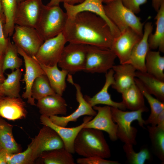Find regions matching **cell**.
<instances>
[{"label": "cell", "mask_w": 164, "mask_h": 164, "mask_svg": "<svg viewBox=\"0 0 164 164\" xmlns=\"http://www.w3.org/2000/svg\"><path fill=\"white\" fill-rule=\"evenodd\" d=\"M67 42L110 49L114 37L107 23L89 12L68 18L62 32Z\"/></svg>", "instance_id": "cell-1"}, {"label": "cell", "mask_w": 164, "mask_h": 164, "mask_svg": "<svg viewBox=\"0 0 164 164\" xmlns=\"http://www.w3.org/2000/svg\"><path fill=\"white\" fill-rule=\"evenodd\" d=\"M75 152L84 157H97L108 158L110 149L102 131L92 128H83L74 140Z\"/></svg>", "instance_id": "cell-2"}, {"label": "cell", "mask_w": 164, "mask_h": 164, "mask_svg": "<svg viewBox=\"0 0 164 164\" xmlns=\"http://www.w3.org/2000/svg\"><path fill=\"white\" fill-rule=\"evenodd\" d=\"M111 107L113 120L117 125L118 138L125 144L135 145L137 130L132 126V123L136 120L140 126L144 128L145 120L142 118V113L147 111L143 109L125 111L117 108Z\"/></svg>", "instance_id": "cell-3"}, {"label": "cell", "mask_w": 164, "mask_h": 164, "mask_svg": "<svg viewBox=\"0 0 164 164\" xmlns=\"http://www.w3.org/2000/svg\"><path fill=\"white\" fill-rule=\"evenodd\" d=\"M67 19L60 5H44L35 28L45 41L62 33Z\"/></svg>", "instance_id": "cell-4"}, {"label": "cell", "mask_w": 164, "mask_h": 164, "mask_svg": "<svg viewBox=\"0 0 164 164\" xmlns=\"http://www.w3.org/2000/svg\"><path fill=\"white\" fill-rule=\"evenodd\" d=\"M106 15L121 32L130 28L143 36L144 23L140 17L126 8L121 0H115L104 5Z\"/></svg>", "instance_id": "cell-5"}, {"label": "cell", "mask_w": 164, "mask_h": 164, "mask_svg": "<svg viewBox=\"0 0 164 164\" xmlns=\"http://www.w3.org/2000/svg\"><path fill=\"white\" fill-rule=\"evenodd\" d=\"M117 56L110 49L87 45L83 71L92 73H106L112 68Z\"/></svg>", "instance_id": "cell-6"}, {"label": "cell", "mask_w": 164, "mask_h": 164, "mask_svg": "<svg viewBox=\"0 0 164 164\" xmlns=\"http://www.w3.org/2000/svg\"><path fill=\"white\" fill-rule=\"evenodd\" d=\"M87 53V45L69 43L64 47L58 66L74 74L84 69Z\"/></svg>", "instance_id": "cell-7"}, {"label": "cell", "mask_w": 164, "mask_h": 164, "mask_svg": "<svg viewBox=\"0 0 164 164\" xmlns=\"http://www.w3.org/2000/svg\"><path fill=\"white\" fill-rule=\"evenodd\" d=\"M12 39L17 48L32 57L44 41L36 28L17 25H15Z\"/></svg>", "instance_id": "cell-8"}, {"label": "cell", "mask_w": 164, "mask_h": 164, "mask_svg": "<svg viewBox=\"0 0 164 164\" xmlns=\"http://www.w3.org/2000/svg\"><path fill=\"white\" fill-rule=\"evenodd\" d=\"M44 5L42 0H24L17 3L14 15L15 25L35 28Z\"/></svg>", "instance_id": "cell-9"}, {"label": "cell", "mask_w": 164, "mask_h": 164, "mask_svg": "<svg viewBox=\"0 0 164 164\" xmlns=\"http://www.w3.org/2000/svg\"><path fill=\"white\" fill-rule=\"evenodd\" d=\"M67 42L62 33L45 41L33 57L40 64L53 66L57 64Z\"/></svg>", "instance_id": "cell-10"}, {"label": "cell", "mask_w": 164, "mask_h": 164, "mask_svg": "<svg viewBox=\"0 0 164 164\" xmlns=\"http://www.w3.org/2000/svg\"><path fill=\"white\" fill-rule=\"evenodd\" d=\"M142 36L134 30L128 28L114 37L110 49L115 54L120 64L127 63L132 51Z\"/></svg>", "instance_id": "cell-11"}, {"label": "cell", "mask_w": 164, "mask_h": 164, "mask_svg": "<svg viewBox=\"0 0 164 164\" xmlns=\"http://www.w3.org/2000/svg\"><path fill=\"white\" fill-rule=\"evenodd\" d=\"M67 80L73 85L76 90V99L78 103L76 110L72 114L66 116L54 115L49 117L50 120L54 124L62 127H66L70 122H76L81 116L87 115L94 116L97 114V111L91 106L85 99L81 92L80 85L74 83L71 74L67 75Z\"/></svg>", "instance_id": "cell-12"}, {"label": "cell", "mask_w": 164, "mask_h": 164, "mask_svg": "<svg viewBox=\"0 0 164 164\" xmlns=\"http://www.w3.org/2000/svg\"><path fill=\"white\" fill-rule=\"evenodd\" d=\"M36 159L43 152L64 148L63 142L57 133L50 127L43 125L30 143Z\"/></svg>", "instance_id": "cell-13"}, {"label": "cell", "mask_w": 164, "mask_h": 164, "mask_svg": "<svg viewBox=\"0 0 164 164\" xmlns=\"http://www.w3.org/2000/svg\"><path fill=\"white\" fill-rule=\"evenodd\" d=\"M102 0H84L75 5L63 3L68 18H71L77 14L84 12H89L98 15L103 19L109 25L114 37L118 36L120 32L107 16Z\"/></svg>", "instance_id": "cell-14"}, {"label": "cell", "mask_w": 164, "mask_h": 164, "mask_svg": "<svg viewBox=\"0 0 164 164\" xmlns=\"http://www.w3.org/2000/svg\"><path fill=\"white\" fill-rule=\"evenodd\" d=\"M93 109L97 111L94 118L88 121L83 128H92L107 132L111 140L116 141L117 125L113 121L111 107L95 106Z\"/></svg>", "instance_id": "cell-15"}, {"label": "cell", "mask_w": 164, "mask_h": 164, "mask_svg": "<svg viewBox=\"0 0 164 164\" xmlns=\"http://www.w3.org/2000/svg\"><path fill=\"white\" fill-rule=\"evenodd\" d=\"M18 54L23 58L25 68V73L22 81L25 84V91L22 96L27 99L28 103L32 106H36L35 100L32 97L31 89L35 80L45 73L39 63L33 57L26 54L20 48H17Z\"/></svg>", "instance_id": "cell-16"}, {"label": "cell", "mask_w": 164, "mask_h": 164, "mask_svg": "<svg viewBox=\"0 0 164 164\" xmlns=\"http://www.w3.org/2000/svg\"><path fill=\"white\" fill-rule=\"evenodd\" d=\"M93 118L91 116H86L80 125L72 128H67L56 125L53 123L49 117L41 115L40 121L43 125L49 126L54 130L62 140L65 149L72 154L75 153L74 143L79 132L85 124Z\"/></svg>", "instance_id": "cell-17"}, {"label": "cell", "mask_w": 164, "mask_h": 164, "mask_svg": "<svg viewBox=\"0 0 164 164\" xmlns=\"http://www.w3.org/2000/svg\"><path fill=\"white\" fill-rule=\"evenodd\" d=\"M143 36L141 40L134 47L127 63L132 65L136 70L146 72L145 60L147 54L150 49L148 38L152 32L153 26L151 22H147L144 25Z\"/></svg>", "instance_id": "cell-18"}, {"label": "cell", "mask_w": 164, "mask_h": 164, "mask_svg": "<svg viewBox=\"0 0 164 164\" xmlns=\"http://www.w3.org/2000/svg\"><path fill=\"white\" fill-rule=\"evenodd\" d=\"M26 104L20 97L4 96L0 99V117L15 121L25 118Z\"/></svg>", "instance_id": "cell-19"}, {"label": "cell", "mask_w": 164, "mask_h": 164, "mask_svg": "<svg viewBox=\"0 0 164 164\" xmlns=\"http://www.w3.org/2000/svg\"><path fill=\"white\" fill-rule=\"evenodd\" d=\"M114 71L112 68L105 74V81L101 89L95 95L91 97L86 95L84 97L87 102L92 107L99 104H104L111 107L117 108L125 111L126 108L122 101L116 102L113 101L108 92L109 87L114 83Z\"/></svg>", "instance_id": "cell-20"}, {"label": "cell", "mask_w": 164, "mask_h": 164, "mask_svg": "<svg viewBox=\"0 0 164 164\" xmlns=\"http://www.w3.org/2000/svg\"><path fill=\"white\" fill-rule=\"evenodd\" d=\"M36 106L41 115L48 117L58 114L66 115L67 104L62 95L56 93L37 100Z\"/></svg>", "instance_id": "cell-21"}, {"label": "cell", "mask_w": 164, "mask_h": 164, "mask_svg": "<svg viewBox=\"0 0 164 164\" xmlns=\"http://www.w3.org/2000/svg\"><path fill=\"white\" fill-rule=\"evenodd\" d=\"M112 69L114 72V82L111 86L118 92L121 93L135 83L136 70L131 64L114 65Z\"/></svg>", "instance_id": "cell-22"}, {"label": "cell", "mask_w": 164, "mask_h": 164, "mask_svg": "<svg viewBox=\"0 0 164 164\" xmlns=\"http://www.w3.org/2000/svg\"><path fill=\"white\" fill-rule=\"evenodd\" d=\"M39 64L53 90L56 94L62 96L67 87L66 78L68 74V72L60 70L57 64L48 66Z\"/></svg>", "instance_id": "cell-23"}, {"label": "cell", "mask_w": 164, "mask_h": 164, "mask_svg": "<svg viewBox=\"0 0 164 164\" xmlns=\"http://www.w3.org/2000/svg\"><path fill=\"white\" fill-rule=\"evenodd\" d=\"M122 102L126 109L132 111L144 109L149 111L145 105L144 97L139 88L135 83L121 93Z\"/></svg>", "instance_id": "cell-24"}, {"label": "cell", "mask_w": 164, "mask_h": 164, "mask_svg": "<svg viewBox=\"0 0 164 164\" xmlns=\"http://www.w3.org/2000/svg\"><path fill=\"white\" fill-rule=\"evenodd\" d=\"M155 16L156 29L155 32L151 33L148 38L151 50L158 49L160 52H164V2L162 3Z\"/></svg>", "instance_id": "cell-25"}, {"label": "cell", "mask_w": 164, "mask_h": 164, "mask_svg": "<svg viewBox=\"0 0 164 164\" xmlns=\"http://www.w3.org/2000/svg\"><path fill=\"white\" fill-rule=\"evenodd\" d=\"M136 77L147 91L159 101L164 102V81L160 80L146 72L136 70Z\"/></svg>", "instance_id": "cell-26"}, {"label": "cell", "mask_w": 164, "mask_h": 164, "mask_svg": "<svg viewBox=\"0 0 164 164\" xmlns=\"http://www.w3.org/2000/svg\"><path fill=\"white\" fill-rule=\"evenodd\" d=\"M13 125L0 117V144L7 152L15 154L21 152L20 146L16 142L13 133Z\"/></svg>", "instance_id": "cell-27"}, {"label": "cell", "mask_w": 164, "mask_h": 164, "mask_svg": "<svg viewBox=\"0 0 164 164\" xmlns=\"http://www.w3.org/2000/svg\"><path fill=\"white\" fill-rule=\"evenodd\" d=\"M38 158L42 164H75L72 154L64 148L44 152Z\"/></svg>", "instance_id": "cell-28"}, {"label": "cell", "mask_w": 164, "mask_h": 164, "mask_svg": "<svg viewBox=\"0 0 164 164\" xmlns=\"http://www.w3.org/2000/svg\"><path fill=\"white\" fill-rule=\"evenodd\" d=\"M146 72L158 79L164 81V57L159 51L152 50L148 52L145 60Z\"/></svg>", "instance_id": "cell-29"}, {"label": "cell", "mask_w": 164, "mask_h": 164, "mask_svg": "<svg viewBox=\"0 0 164 164\" xmlns=\"http://www.w3.org/2000/svg\"><path fill=\"white\" fill-rule=\"evenodd\" d=\"M135 82L144 97L146 99L150 108L151 113L148 119L145 120V125L150 124L152 126H156V121L157 117L159 114L164 110V102L154 97L136 77L135 78Z\"/></svg>", "instance_id": "cell-30"}, {"label": "cell", "mask_w": 164, "mask_h": 164, "mask_svg": "<svg viewBox=\"0 0 164 164\" xmlns=\"http://www.w3.org/2000/svg\"><path fill=\"white\" fill-rule=\"evenodd\" d=\"M153 153L164 163V128L157 126L147 127Z\"/></svg>", "instance_id": "cell-31"}, {"label": "cell", "mask_w": 164, "mask_h": 164, "mask_svg": "<svg viewBox=\"0 0 164 164\" xmlns=\"http://www.w3.org/2000/svg\"><path fill=\"white\" fill-rule=\"evenodd\" d=\"M18 48L12 43L10 37L8 38L7 45L3 54L2 68L5 72L8 69L12 71L20 68L22 65V61L18 56Z\"/></svg>", "instance_id": "cell-32"}, {"label": "cell", "mask_w": 164, "mask_h": 164, "mask_svg": "<svg viewBox=\"0 0 164 164\" xmlns=\"http://www.w3.org/2000/svg\"><path fill=\"white\" fill-rule=\"evenodd\" d=\"M22 72L20 68L16 69L9 74H7L2 85L5 96L12 97H19L20 81Z\"/></svg>", "instance_id": "cell-33"}, {"label": "cell", "mask_w": 164, "mask_h": 164, "mask_svg": "<svg viewBox=\"0 0 164 164\" xmlns=\"http://www.w3.org/2000/svg\"><path fill=\"white\" fill-rule=\"evenodd\" d=\"M1 3L5 19L4 32L7 38L12 36L14 31V18L17 3L15 0H1Z\"/></svg>", "instance_id": "cell-34"}, {"label": "cell", "mask_w": 164, "mask_h": 164, "mask_svg": "<svg viewBox=\"0 0 164 164\" xmlns=\"http://www.w3.org/2000/svg\"><path fill=\"white\" fill-rule=\"evenodd\" d=\"M56 93L51 87L45 74L37 77L35 80L32 86L31 95L34 100H38L46 96Z\"/></svg>", "instance_id": "cell-35"}, {"label": "cell", "mask_w": 164, "mask_h": 164, "mask_svg": "<svg viewBox=\"0 0 164 164\" xmlns=\"http://www.w3.org/2000/svg\"><path fill=\"white\" fill-rule=\"evenodd\" d=\"M123 149L127 158L126 162L128 164H144L151 158L150 152L146 147H143L137 152L134 150L133 145L125 144Z\"/></svg>", "instance_id": "cell-36"}, {"label": "cell", "mask_w": 164, "mask_h": 164, "mask_svg": "<svg viewBox=\"0 0 164 164\" xmlns=\"http://www.w3.org/2000/svg\"><path fill=\"white\" fill-rule=\"evenodd\" d=\"M36 160L30 143L24 151L15 154L8 152L6 157L7 164H32Z\"/></svg>", "instance_id": "cell-37"}, {"label": "cell", "mask_w": 164, "mask_h": 164, "mask_svg": "<svg viewBox=\"0 0 164 164\" xmlns=\"http://www.w3.org/2000/svg\"><path fill=\"white\" fill-rule=\"evenodd\" d=\"M77 163L78 164H119L116 161L105 159L97 157H91L79 158L77 159Z\"/></svg>", "instance_id": "cell-38"}, {"label": "cell", "mask_w": 164, "mask_h": 164, "mask_svg": "<svg viewBox=\"0 0 164 164\" xmlns=\"http://www.w3.org/2000/svg\"><path fill=\"white\" fill-rule=\"evenodd\" d=\"M121 0L124 5L135 14L140 12V6L145 3L147 2V0Z\"/></svg>", "instance_id": "cell-39"}, {"label": "cell", "mask_w": 164, "mask_h": 164, "mask_svg": "<svg viewBox=\"0 0 164 164\" xmlns=\"http://www.w3.org/2000/svg\"><path fill=\"white\" fill-rule=\"evenodd\" d=\"M4 23L0 17V53L3 54L6 47L8 38L5 36L3 29Z\"/></svg>", "instance_id": "cell-40"}, {"label": "cell", "mask_w": 164, "mask_h": 164, "mask_svg": "<svg viewBox=\"0 0 164 164\" xmlns=\"http://www.w3.org/2000/svg\"><path fill=\"white\" fill-rule=\"evenodd\" d=\"M3 54L0 53V99L5 96L2 88V85L5 77L2 68V60Z\"/></svg>", "instance_id": "cell-41"}, {"label": "cell", "mask_w": 164, "mask_h": 164, "mask_svg": "<svg viewBox=\"0 0 164 164\" xmlns=\"http://www.w3.org/2000/svg\"><path fill=\"white\" fill-rule=\"evenodd\" d=\"M156 126L164 128V110L158 115L156 121Z\"/></svg>", "instance_id": "cell-42"}, {"label": "cell", "mask_w": 164, "mask_h": 164, "mask_svg": "<svg viewBox=\"0 0 164 164\" xmlns=\"http://www.w3.org/2000/svg\"><path fill=\"white\" fill-rule=\"evenodd\" d=\"M8 152L2 148L0 150V164H7L6 157Z\"/></svg>", "instance_id": "cell-43"}, {"label": "cell", "mask_w": 164, "mask_h": 164, "mask_svg": "<svg viewBox=\"0 0 164 164\" xmlns=\"http://www.w3.org/2000/svg\"><path fill=\"white\" fill-rule=\"evenodd\" d=\"M164 2V0H152V5L154 9L157 12L161 4Z\"/></svg>", "instance_id": "cell-44"}, {"label": "cell", "mask_w": 164, "mask_h": 164, "mask_svg": "<svg viewBox=\"0 0 164 164\" xmlns=\"http://www.w3.org/2000/svg\"><path fill=\"white\" fill-rule=\"evenodd\" d=\"M84 0H62L61 2L70 5H75L82 2Z\"/></svg>", "instance_id": "cell-45"}, {"label": "cell", "mask_w": 164, "mask_h": 164, "mask_svg": "<svg viewBox=\"0 0 164 164\" xmlns=\"http://www.w3.org/2000/svg\"><path fill=\"white\" fill-rule=\"evenodd\" d=\"M62 0H50L46 5L48 6L59 5Z\"/></svg>", "instance_id": "cell-46"}, {"label": "cell", "mask_w": 164, "mask_h": 164, "mask_svg": "<svg viewBox=\"0 0 164 164\" xmlns=\"http://www.w3.org/2000/svg\"><path fill=\"white\" fill-rule=\"evenodd\" d=\"M0 17L2 19V20L4 23V24L5 23V19L4 16V15L1 5V0H0Z\"/></svg>", "instance_id": "cell-47"}, {"label": "cell", "mask_w": 164, "mask_h": 164, "mask_svg": "<svg viewBox=\"0 0 164 164\" xmlns=\"http://www.w3.org/2000/svg\"><path fill=\"white\" fill-rule=\"evenodd\" d=\"M114 0H102L103 3L104 2L105 3H108V2H112Z\"/></svg>", "instance_id": "cell-48"}, {"label": "cell", "mask_w": 164, "mask_h": 164, "mask_svg": "<svg viewBox=\"0 0 164 164\" xmlns=\"http://www.w3.org/2000/svg\"><path fill=\"white\" fill-rule=\"evenodd\" d=\"M24 0H15V1L17 3H18L19 2H20L22 1H23Z\"/></svg>", "instance_id": "cell-49"}, {"label": "cell", "mask_w": 164, "mask_h": 164, "mask_svg": "<svg viewBox=\"0 0 164 164\" xmlns=\"http://www.w3.org/2000/svg\"><path fill=\"white\" fill-rule=\"evenodd\" d=\"M2 148L1 145V144H0V150H1V149Z\"/></svg>", "instance_id": "cell-50"}]
</instances>
